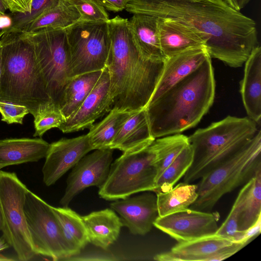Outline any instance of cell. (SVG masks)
Masks as SVG:
<instances>
[{
	"instance_id": "obj_29",
	"label": "cell",
	"mask_w": 261,
	"mask_h": 261,
	"mask_svg": "<svg viewBox=\"0 0 261 261\" xmlns=\"http://www.w3.org/2000/svg\"><path fill=\"white\" fill-rule=\"evenodd\" d=\"M197 185L180 182L165 192L156 193L159 217L188 208L197 200Z\"/></svg>"
},
{
	"instance_id": "obj_28",
	"label": "cell",
	"mask_w": 261,
	"mask_h": 261,
	"mask_svg": "<svg viewBox=\"0 0 261 261\" xmlns=\"http://www.w3.org/2000/svg\"><path fill=\"white\" fill-rule=\"evenodd\" d=\"M133 113L112 109L103 120L93 124L87 134L93 150L110 148L118 133Z\"/></svg>"
},
{
	"instance_id": "obj_19",
	"label": "cell",
	"mask_w": 261,
	"mask_h": 261,
	"mask_svg": "<svg viewBox=\"0 0 261 261\" xmlns=\"http://www.w3.org/2000/svg\"><path fill=\"white\" fill-rule=\"evenodd\" d=\"M240 92L248 117L257 124L261 119V47L258 45L245 62Z\"/></svg>"
},
{
	"instance_id": "obj_1",
	"label": "cell",
	"mask_w": 261,
	"mask_h": 261,
	"mask_svg": "<svg viewBox=\"0 0 261 261\" xmlns=\"http://www.w3.org/2000/svg\"><path fill=\"white\" fill-rule=\"evenodd\" d=\"M172 19L204 35L211 58L242 66L258 45L255 22L223 0H127L125 9Z\"/></svg>"
},
{
	"instance_id": "obj_2",
	"label": "cell",
	"mask_w": 261,
	"mask_h": 261,
	"mask_svg": "<svg viewBox=\"0 0 261 261\" xmlns=\"http://www.w3.org/2000/svg\"><path fill=\"white\" fill-rule=\"evenodd\" d=\"M111 46L106 63L112 108L136 112L145 108L155 89L164 60L144 58L134 41L128 19L116 16L108 21Z\"/></svg>"
},
{
	"instance_id": "obj_8",
	"label": "cell",
	"mask_w": 261,
	"mask_h": 261,
	"mask_svg": "<svg viewBox=\"0 0 261 261\" xmlns=\"http://www.w3.org/2000/svg\"><path fill=\"white\" fill-rule=\"evenodd\" d=\"M154 158L150 145L123 152L112 163L108 177L99 187L100 197L115 201L141 192H154L156 176Z\"/></svg>"
},
{
	"instance_id": "obj_5",
	"label": "cell",
	"mask_w": 261,
	"mask_h": 261,
	"mask_svg": "<svg viewBox=\"0 0 261 261\" xmlns=\"http://www.w3.org/2000/svg\"><path fill=\"white\" fill-rule=\"evenodd\" d=\"M258 130L249 117L228 116L188 137L193 161L184 182L201 178L244 147Z\"/></svg>"
},
{
	"instance_id": "obj_22",
	"label": "cell",
	"mask_w": 261,
	"mask_h": 261,
	"mask_svg": "<svg viewBox=\"0 0 261 261\" xmlns=\"http://www.w3.org/2000/svg\"><path fill=\"white\" fill-rule=\"evenodd\" d=\"M155 139L152 136L145 109L133 112L114 139L110 148L123 152L149 146Z\"/></svg>"
},
{
	"instance_id": "obj_26",
	"label": "cell",
	"mask_w": 261,
	"mask_h": 261,
	"mask_svg": "<svg viewBox=\"0 0 261 261\" xmlns=\"http://www.w3.org/2000/svg\"><path fill=\"white\" fill-rule=\"evenodd\" d=\"M80 20V13L69 0H59L28 23L20 32L30 33L47 28L65 29Z\"/></svg>"
},
{
	"instance_id": "obj_16",
	"label": "cell",
	"mask_w": 261,
	"mask_h": 261,
	"mask_svg": "<svg viewBox=\"0 0 261 261\" xmlns=\"http://www.w3.org/2000/svg\"><path fill=\"white\" fill-rule=\"evenodd\" d=\"M151 192L115 200L110 204L120 216L122 225L133 234L144 235L149 232L159 217L156 195Z\"/></svg>"
},
{
	"instance_id": "obj_6",
	"label": "cell",
	"mask_w": 261,
	"mask_h": 261,
	"mask_svg": "<svg viewBox=\"0 0 261 261\" xmlns=\"http://www.w3.org/2000/svg\"><path fill=\"white\" fill-rule=\"evenodd\" d=\"M261 169V132L228 160L202 176L197 185V200L190 207L210 212L225 194L244 185Z\"/></svg>"
},
{
	"instance_id": "obj_39",
	"label": "cell",
	"mask_w": 261,
	"mask_h": 261,
	"mask_svg": "<svg viewBox=\"0 0 261 261\" xmlns=\"http://www.w3.org/2000/svg\"><path fill=\"white\" fill-rule=\"evenodd\" d=\"M234 10L240 11L244 8L250 0H223Z\"/></svg>"
},
{
	"instance_id": "obj_27",
	"label": "cell",
	"mask_w": 261,
	"mask_h": 261,
	"mask_svg": "<svg viewBox=\"0 0 261 261\" xmlns=\"http://www.w3.org/2000/svg\"><path fill=\"white\" fill-rule=\"evenodd\" d=\"M102 70L72 76L67 83L64 92L60 110L66 120L80 107L92 90Z\"/></svg>"
},
{
	"instance_id": "obj_15",
	"label": "cell",
	"mask_w": 261,
	"mask_h": 261,
	"mask_svg": "<svg viewBox=\"0 0 261 261\" xmlns=\"http://www.w3.org/2000/svg\"><path fill=\"white\" fill-rule=\"evenodd\" d=\"M110 75L105 66L94 87L77 110L58 128L64 133L89 128L112 108Z\"/></svg>"
},
{
	"instance_id": "obj_9",
	"label": "cell",
	"mask_w": 261,
	"mask_h": 261,
	"mask_svg": "<svg viewBox=\"0 0 261 261\" xmlns=\"http://www.w3.org/2000/svg\"><path fill=\"white\" fill-rule=\"evenodd\" d=\"M24 212L36 255L59 260L80 254L66 238L52 206L29 189L25 195Z\"/></svg>"
},
{
	"instance_id": "obj_31",
	"label": "cell",
	"mask_w": 261,
	"mask_h": 261,
	"mask_svg": "<svg viewBox=\"0 0 261 261\" xmlns=\"http://www.w3.org/2000/svg\"><path fill=\"white\" fill-rule=\"evenodd\" d=\"M52 208L61 225L66 238L72 246L80 253L89 242L82 216L67 206H52Z\"/></svg>"
},
{
	"instance_id": "obj_40",
	"label": "cell",
	"mask_w": 261,
	"mask_h": 261,
	"mask_svg": "<svg viewBox=\"0 0 261 261\" xmlns=\"http://www.w3.org/2000/svg\"><path fill=\"white\" fill-rule=\"evenodd\" d=\"M10 245L8 244L7 242L6 241L4 237L2 236L0 237V252L7 248L10 247ZM15 259L8 257L0 253V261H10L14 260Z\"/></svg>"
},
{
	"instance_id": "obj_13",
	"label": "cell",
	"mask_w": 261,
	"mask_h": 261,
	"mask_svg": "<svg viewBox=\"0 0 261 261\" xmlns=\"http://www.w3.org/2000/svg\"><path fill=\"white\" fill-rule=\"evenodd\" d=\"M113 153V149H95L75 164L67 178L65 193L60 201L63 206H68L72 199L85 189L101 186L108 177Z\"/></svg>"
},
{
	"instance_id": "obj_34",
	"label": "cell",
	"mask_w": 261,
	"mask_h": 261,
	"mask_svg": "<svg viewBox=\"0 0 261 261\" xmlns=\"http://www.w3.org/2000/svg\"><path fill=\"white\" fill-rule=\"evenodd\" d=\"M66 119L60 110L53 107L42 112L34 118L35 133L34 137H42L48 130L59 128Z\"/></svg>"
},
{
	"instance_id": "obj_14",
	"label": "cell",
	"mask_w": 261,
	"mask_h": 261,
	"mask_svg": "<svg viewBox=\"0 0 261 261\" xmlns=\"http://www.w3.org/2000/svg\"><path fill=\"white\" fill-rule=\"evenodd\" d=\"M91 150L87 134L62 138L50 144L42 169L44 184L50 186L55 184Z\"/></svg>"
},
{
	"instance_id": "obj_38",
	"label": "cell",
	"mask_w": 261,
	"mask_h": 261,
	"mask_svg": "<svg viewBox=\"0 0 261 261\" xmlns=\"http://www.w3.org/2000/svg\"><path fill=\"white\" fill-rule=\"evenodd\" d=\"M105 9L119 12L125 9L127 0H97Z\"/></svg>"
},
{
	"instance_id": "obj_21",
	"label": "cell",
	"mask_w": 261,
	"mask_h": 261,
	"mask_svg": "<svg viewBox=\"0 0 261 261\" xmlns=\"http://www.w3.org/2000/svg\"><path fill=\"white\" fill-rule=\"evenodd\" d=\"M49 144L41 138L0 140V170L11 165L38 161L46 156Z\"/></svg>"
},
{
	"instance_id": "obj_25",
	"label": "cell",
	"mask_w": 261,
	"mask_h": 261,
	"mask_svg": "<svg viewBox=\"0 0 261 261\" xmlns=\"http://www.w3.org/2000/svg\"><path fill=\"white\" fill-rule=\"evenodd\" d=\"M238 212V230H244L261 217V169L240 191L234 202Z\"/></svg>"
},
{
	"instance_id": "obj_12",
	"label": "cell",
	"mask_w": 261,
	"mask_h": 261,
	"mask_svg": "<svg viewBox=\"0 0 261 261\" xmlns=\"http://www.w3.org/2000/svg\"><path fill=\"white\" fill-rule=\"evenodd\" d=\"M220 215L187 208L163 217H158L153 226L178 243L193 241L216 233Z\"/></svg>"
},
{
	"instance_id": "obj_11",
	"label": "cell",
	"mask_w": 261,
	"mask_h": 261,
	"mask_svg": "<svg viewBox=\"0 0 261 261\" xmlns=\"http://www.w3.org/2000/svg\"><path fill=\"white\" fill-rule=\"evenodd\" d=\"M65 31L72 76L102 70L111 46L108 21L80 20Z\"/></svg>"
},
{
	"instance_id": "obj_41",
	"label": "cell",
	"mask_w": 261,
	"mask_h": 261,
	"mask_svg": "<svg viewBox=\"0 0 261 261\" xmlns=\"http://www.w3.org/2000/svg\"><path fill=\"white\" fill-rule=\"evenodd\" d=\"M11 18L8 15L0 16V29H4L10 27Z\"/></svg>"
},
{
	"instance_id": "obj_43",
	"label": "cell",
	"mask_w": 261,
	"mask_h": 261,
	"mask_svg": "<svg viewBox=\"0 0 261 261\" xmlns=\"http://www.w3.org/2000/svg\"><path fill=\"white\" fill-rule=\"evenodd\" d=\"M4 226V220L1 205L0 204V230L2 231Z\"/></svg>"
},
{
	"instance_id": "obj_35",
	"label": "cell",
	"mask_w": 261,
	"mask_h": 261,
	"mask_svg": "<svg viewBox=\"0 0 261 261\" xmlns=\"http://www.w3.org/2000/svg\"><path fill=\"white\" fill-rule=\"evenodd\" d=\"M77 9L81 20L86 21H108L109 15L97 0H69Z\"/></svg>"
},
{
	"instance_id": "obj_42",
	"label": "cell",
	"mask_w": 261,
	"mask_h": 261,
	"mask_svg": "<svg viewBox=\"0 0 261 261\" xmlns=\"http://www.w3.org/2000/svg\"><path fill=\"white\" fill-rule=\"evenodd\" d=\"M7 9L8 8L3 0H0V16L5 15Z\"/></svg>"
},
{
	"instance_id": "obj_3",
	"label": "cell",
	"mask_w": 261,
	"mask_h": 261,
	"mask_svg": "<svg viewBox=\"0 0 261 261\" xmlns=\"http://www.w3.org/2000/svg\"><path fill=\"white\" fill-rule=\"evenodd\" d=\"M211 57L145 108L155 139L195 126L212 106L216 84Z\"/></svg>"
},
{
	"instance_id": "obj_37",
	"label": "cell",
	"mask_w": 261,
	"mask_h": 261,
	"mask_svg": "<svg viewBox=\"0 0 261 261\" xmlns=\"http://www.w3.org/2000/svg\"><path fill=\"white\" fill-rule=\"evenodd\" d=\"M11 13L29 14L33 0H3Z\"/></svg>"
},
{
	"instance_id": "obj_23",
	"label": "cell",
	"mask_w": 261,
	"mask_h": 261,
	"mask_svg": "<svg viewBox=\"0 0 261 261\" xmlns=\"http://www.w3.org/2000/svg\"><path fill=\"white\" fill-rule=\"evenodd\" d=\"M82 218L89 242L102 249H106L117 240L123 226L112 209L93 212Z\"/></svg>"
},
{
	"instance_id": "obj_36",
	"label": "cell",
	"mask_w": 261,
	"mask_h": 261,
	"mask_svg": "<svg viewBox=\"0 0 261 261\" xmlns=\"http://www.w3.org/2000/svg\"><path fill=\"white\" fill-rule=\"evenodd\" d=\"M0 113L2 121L8 124H22L24 117L30 113V111L24 106L0 101Z\"/></svg>"
},
{
	"instance_id": "obj_32",
	"label": "cell",
	"mask_w": 261,
	"mask_h": 261,
	"mask_svg": "<svg viewBox=\"0 0 261 261\" xmlns=\"http://www.w3.org/2000/svg\"><path fill=\"white\" fill-rule=\"evenodd\" d=\"M193 161V151L190 144L164 170L156 182L153 192H165L171 190L183 177Z\"/></svg>"
},
{
	"instance_id": "obj_45",
	"label": "cell",
	"mask_w": 261,
	"mask_h": 261,
	"mask_svg": "<svg viewBox=\"0 0 261 261\" xmlns=\"http://www.w3.org/2000/svg\"><path fill=\"white\" fill-rule=\"evenodd\" d=\"M4 34V32L3 31V30H2L1 31H0V38H1V37L2 36V35Z\"/></svg>"
},
{
	"instance_id": "obj_18",
	"label": "cell",
	"mask_w": 261,
	"mask_h": 261,
	"mask_svg": "<svg viewBox=\"0 0 261 261\" xmlns=\"http://www.w3.org/2000/svg\"><path fill=\"white\" fill-rule=\"evenodd\" d=\"M160 46L165 59L188 49L205 46L206 38L176 21L158 17Z\"/></svg>"
},
{
	"instance_id": "obj_24",
	"label": "cell",
	"mask_w": 261,
	"mask_h": 261,
	"mask_svg": "<svg viewBox=\"0 0 261 261\" xmlns=\"http://www.w3.org/2000/svg\"><path fill=\"white\" fill-rule=\"evenodd\" d=\"M158 18L150 15L134 14L128 23L141 55L148 59L164 60L160 46Z\"/></svg>"
},
{
	"instance_id": "obj_20",
	"label": "cell",
	"mask_w": 261,
	"mask_h": 261,
	"mask_svg": "<svg viewBox=\"0 0 261 261\" xmlns=\"http://www.w3.org/2000/svg\"><path fill=\"white\" fill-rule=\"evenodd\" d=\"M234 243L214 234L193 241L178 243L170 251L155 255L157 261H208L211 255Z\"/></svg>"
},
{
	"instance_id": "obj_4",
	"label": "cell",
	"mask_w": 261,
	"mask_h": 261,
	"mask_svg": "<svg viewBox=\"0 0 261 261\" xmlns=\"http://www.w3.org/2000/svg\"><path fill=\"white\" fill-rule=\"evenodd\" d=\"M0 44V101L26 107L34 118L55 107L31 42L21 32H9L4 33Z\"/></svg>"
},
{
	"instance_id": "obj_44",
	"label": "cell",
	"mask_w": 261,
	"mask_h": 261,
	"mask_svg": "<svg viewBox=\"0 0 261 261\" xmlns=\"http://www.w3.org/2000/svg\"><path fill=\"white\" fill-rule=\"evenodd\" d=\"M2 71V46L0 44V79L1 77Z\"/></svg>"
},
{
	"instance_id": "obj_7",
	"label": "cell",
	"mask_w": 261,
	"mask_h": 261,
	"mask_svg": "<svg viewBox=\"0 0 261 261\" xmlns=\"http://www.w3.org/2000/svg\"><path fill=\"white\" fill-rule=\"evenodd\" d=\"M21 33L32 44L52 103L60 109L65 87L72 77L65 29L47 28Z\"/></svg>"
},
{
	"instance_id": "obj_30",
	"label": "cell",
	"mask_w": 261,
	"mask_h": 261,
	"mask_svg": "<svg viewBox=\"0 0 261 261\" xmlns=\"http://www.w3.org/2000/svg\"><path fill=\"white\" fill-rule=\"evenodd\" d=\"M189 144L188 137L175 134L158 138L150 145L154 154L153 165L156 171V182L164 170Z\"/></svg>"
},
{
	"instance_id": "obj_33",
	"label": "cell",
	"mask_w": 261,
	"mask_h": 261,
	"mask_svg": "<svg viewBox=\"0 0 261 261\" xmlns=\"http://www.w3.org/2000/svg\"><path fill=\"white\" fill-rule=\"evenodd\" d=\"M59 0H33L31 12L29 14L11 13L9 27L3 29L4 33L20 32L24 27L42 13L52 7Z\"/></svg>"
},
{
	"instance_id": "obj_10",
	"label": "cell",
	"mask_w": 261,
	"mask_h": 261,
	"mask_svg": "<svg viewBox=\"0 0 261 261\" xmlns=\"http://www.w3.org/2000/svg\"><path fill=\"white\" fill-rule=\"evenodd\" d=\"M28 190L15 173L0 170V204L4 220L3 236L21 261L31 260L36 255L24 212Z\"/></svg>"
},
{
	"instance_id": "obj_17",
	"label": "cell",
	"mask_w": 261,
	"mask_h": 261,
	"mask_svg": "<svg viewBox=\"0 0 261 261\" xmlns=\"http://www.w3.org/2000/svg\"><path fill=\"white\" fill-rule=\"evenodd\" d=\"M210 57L205 46L192 48L166 58L164 68L150 101L156 99L187 76Z\"/></svg>"
}]
</instances>
